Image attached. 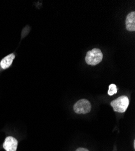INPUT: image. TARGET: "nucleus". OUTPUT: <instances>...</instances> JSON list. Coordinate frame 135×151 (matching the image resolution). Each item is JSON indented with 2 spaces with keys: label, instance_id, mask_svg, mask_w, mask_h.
I'll return each mask as SVG.
<instances>
[{
  "label": "nucleus",
  "instance_id": "20e7f679",
  "mask_svg": "<svg viewBox=\"0 0 135 151\" xmlns=\"http://www.w3.org/2000/svg\"><path fill=\"white\" fill-rule=\"evenodd\" d=\"M18 142L15 138L9 136L6 138L3 147L6 151H17Z\"/></svg>",
  "mask_w": 135,
  "mask_h": 151
},
{
  "label": "nucleus",
  "instance_id": "423d86ee",
  "mask_svg": "<svg viewBox=\"0 0 135 151\" xmlns=\"http://www.w3.org/2000/svg\"><path fill=\"white\" fill-rule=\"evenodd\" d=\"M15 58V55L13 53L10 54L7 56H6L5 58H4L1 60V62H0V65H1V67L4 70L8 68L12 65Z\"/></svg>",
  "mask_w": 135,
  "mask_h": 151
},
{
  "label": "nucleus",
  "instance_id": "7ed1b4c3",
  "mask_svg": "<svg viewBox=\"0 0 135 151\" xmlns=\"http://www.w3.org/2000/svg\"><path fill=\"white\" fill-rule=\"evenodd\" d=\"M91 109V104L87 99H81L73 106V110L78 114H87L90 112Z\"/></svg>",
  "mask_w": 135,
  "mask_h": 151
},
{
  "label": "nucleus",
  "instance_id": "6e6552de",
  "mask_svg": "<svg viewBox=\"0 0 135 151\" xmlns=\"http://www.w3.org/2000/svg\"><path fill=\"white\" fill-rule=\"evenodd\" d=\"M75 151H89L87 149L84 147H79Z\"/></svg>",
  "mask_w": 135,
  "mask_h": 151
},
{
  "label": "nucleus",
  "instance_id": "f257e3e1",
  "mask_svg": "<svg viewBox=\"0 0 135 151\" xmlns=\"http://www.w3.org/2000/svg\"><path fill=\"white\" fill-rule=\"evenodd\" d=\"M103 58V55L101 50L98 48H94L87 53L85 56V61L90 65H96L100 63Z\"/></svg>",
  "mask_w": 135,
  "mask_h": 151
},
{
  "label": "nucleus",
  "instance_id": "0eeeda50",
  "mask_svg": "<svg viewBox=\"0 0 135 151\" xmlns=\"http://www.w3.org/2000/svg\"><path fill=\"white\" fill-rule=\"evenodd\" d=\"M108 94L109 96H113L117 93L118 89H117V86H116L115 84H110L108 87Z\"/></svg>",
  "mask_w": 135,
  "mask_h": 151
},
{
  "label": "nucleus",
  "instance_id": "39448f33",
  "mask_svg": "<svg viewBox=\"0 0 135 151\" xmlns=\"http://www.w3.org/2000/svg\"><path fill=\"white\" fill-rule=\"evenodd\" d=\"M126 29L130 32L135 30V12H132L130 13L126 18Z\"/></svg>",
  "mask_w": 135,
  "mask_h": 151
},
{
  "label": "nucleus",
  "instance_id": "f03ea898",
  "mask_svg": "<svg viewBox=\"0 0 135 151\" xmlns=\"http://www.w3.org/2000/svg\"><path fill=\"white\" fill-rule=\"evenodd\" d=\"M110 104L115 111L122 113L127 110L129 106V99L126 96H122L113 100Z\"/></svg>",
  "mask_w": 135,
  "mask_h": 151
}]
</instances>
